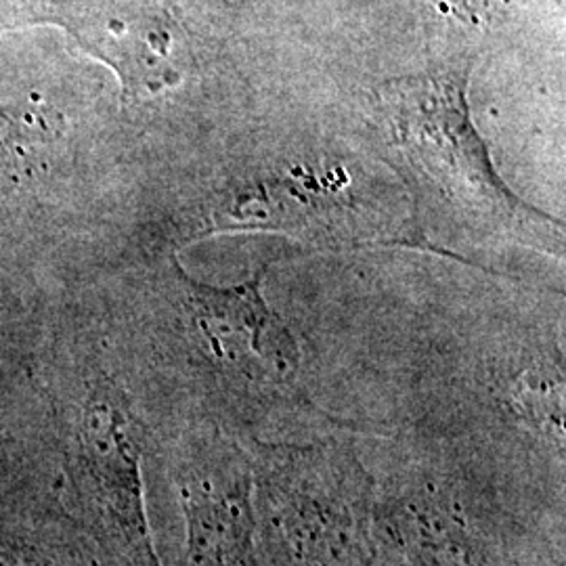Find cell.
Listing matches in <instances>:
<instances>
[{"label": "cell", "mask_w": 566, "mask_h": 566, "mask_svg": "<svg viewBox=\"0 0 566 566\" xmlns=\"http://www.w3.org/2000/svg\"><path fill=\"white\" fill-rule=\"evenodd\" d=\"M468 72L449 67L385 82L374 95L378 124L432 221L474 238L556 250L560 223L518 200L491 163L465 102Z\"/></svg>", "instance_id": "cell-1"}, {"label": "cell", "mask_w": 566, "mask_h": 566, "mask_svg": "<svg viewBox=\"0 0 566 566\" xmlns=\"http://www.w3.org/2000/svg\"><path fill=\"white\" fill-rule=\"evenodd\" d=\"M254 495L277 566H374L369 483L340 449H264Z\"/></svg>", "instance_id": "cell-2"}, {"label": "cell", "mask_w": 566, "mask_h": 566, "mask_svg": "<svg viewBox=\"0 0 566 566\" xmlns=\"http://www.w3.org/2000/svg\"><path fill=\"white\" fill-rule=\"evenodd\" d=\"M41 20L57 23L107 63L120 78L124 102L181 82V28L163 0H46Z\"/></svg>", "instance_id": "cell-3"}, {"label": "cell", "mask_w": 566, "mask_h": 566, "mask_svg": "<svg viewBox=\"0 0 566 566\" xmlns=\"http://www.w3.org/2000/svg\"><path fill=\"white\" fill-rule=\"evenodd\" d=\"M264 269L233 287L187 283L193 319L210 357L235 382L256 390H283L298 371V344L264 301Z\"/></svg>", "instance_id": "cell-4"}, {"label": "cell", "mask_w": 566, "mask_h": 566, "mask_svg": "<svg viewBox=\"0 0 566 566\" xmlns=\"http://www.w3.org/2000/svg\"><path fill=\"white\" fill-rule=\"evenodd\" d=\"M143 432L120 392L102 386L84 407L81 462L105 525L128 558L158 566L143 507Z\"/></svg>", "instance_id": "cell-5"}, {"label": "cell", "mask_w": 566, "mask_h": 566, "mask_svg": "<svg viewBox=\"0 0 566 566\" xmlns=\"http://www.w3.org/2000/svg\"><path fill=\"white\" fill-rule=\"evenodd\" d=\"M256 495L248 465L182 483L189 566H256Z\"/></svg>", "instance_id": "cell-6"}, {"label": "cell", "mask_w": 566, "mask_h": 566, "mask_svg": "<svg viewBox=\"0 0 566 566\" xmlns=\"http://www.w3.org/2000/svg\"><path fill=\"white\" fill-rule=\"evenodd\" d=\"M392 526L413 566H486V549L460 502L441 486L405 491Z\"/></svg>", "instance_id": "cell-7"}, {"label": "cell", "mask_w": 566, "mask_h": 566, "mask_svg": "<svg viewBox=\"0 0 566 566\" xmlns=\"http://www.w3.org/2000/svg\"><path fill=\"white\" fill-rule=\"evenodd\" d=\"M441 9L462 18V20L476 21L481 18H491L495 9L506 0H437Z\"/></svg>", "instance_id": "cell-8"}, {"label": "cell", "mask_w": 566, "mask_h": 566, "mask_svg": "<svg viewBox=\"0 0 566 566\" xmlns=\"http://www.w3.org/2000/svg\"><path fill=\"white\" fill-rule=\"evenodd\" d=\"M0 566H46L36 558H25L15 549H0Z\"/></svg>", "instance_id": "cell-9"}]
</instances>
